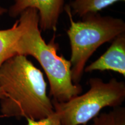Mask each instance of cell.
Listing matches in <instances>:
<instances>
[{
	"label": "cell",
	"instance_id": "6da1fadb",
	"mask_svg": "<svg viewBox=\"0 0 125 125\" xmlns=\"http://www.w3.org/2000/svg\"><path fill=\"white\" fill-rule=\"evenodd\" d=\"M2 116L40 120L54 112L42 72L27 56L15 55L0 67Z\"/></svg>",
	"mask_w": 125,
	"mask_h": 125
},
{
	"label": "cell",
	"instance_id": "7a4b0ae2",
	"mask_svg": "<svg viewBox=\"0 0 125 125\" xmlns=\"http://www.w3.org/2000/svg\"><path fill=\"white\" fill-rule=\"evenodd\" d=\"M19 31L13 45L14 56H31L43 68L49 81L50 96L57 102H66L82 92V86L73 83L70 60L57 53L53 37L46 43L41 35L37 9L28 8L19 15Z\"/></svg>",
	"mask_w": 125,
	"mask_h": 125
},
{
	"label": "cell",
	"instance_id": "3957f363",
	"mask_svg": "<svg viewBox=\"0 0 125 125\" xmlns=\"http://www.w3.org/2000/svg\"><path fill=\"white\" fill-rule=\"evenodd\" d=\"M64 10L70 21L67 34L71 47L72 79L78 85L90 57L104 43L112 41L118 35L125 33V22L122 19L104 16L99 13L87 15L76 21L68 5L64 6Z\"/></svg>",
	"mask_w": 125,
	"mask_h": 125
},
{
	"label": "cell",
	"instance_id": "277c9868",
	"mask_svg": "<svg viewBox=\"0 0 125 125\" xmlns=\"http://www.w3.org/2000/svg\"><path fill=\"white\" fill-rule=\"evenodd\" d=\"M89 89L66 102L52 100L54 112L62 125H86L105 107H121L125 100V83L112 78L105 82L100 78L89 79Z\"/></svg>",
	"mask_w": 125,
	"mask_h": 125
},
{
	"label": "cell",
	"instance_id": "5b68a950",
	"mask_svg": "<svg viewBox=\"0 0 125 125\" xmlns=\"http://www.w3.org/2000/svg\"><path fill=\"white\" fill-rule=\"evenodd\" d=\"M64 6V0H14L8 13L15 18L26 9H35L38 11L41 31H56Z\"/></svg>",
	"mask_w": 125,
	"mask_h": 125
},
{
	"label": "cell",
	"instance_id": "8992f818",
	"mask_svg": "<svg viewBox=\"0 0 125 125\" xmlns=\"http://www.w3.org/2000/svg\"><path fill=\"white\" fill-rule=\"evenodd\" d=\"M107 70L125 76V33L114 39L104 53L85 67L84 73Z\"/></svg>",
	"mask_w": 125,
	"mask_h": 125
},
{
	"label": "cell",
	"instance_id": "52a82bcc",
	"mask_svg": "<svg viewBox=\"0 0 125 125\" xmlns=\"http://www.w3.org/2000/svg\"><path fill=\"white\" fill-rule=\"evenodd\" d=\"M125 0H74L68 4L73 16L83 18L100 11L115 3Z\"/></svg>",
	"mask_w": 125,
	"mask_h": 125
},
{
	"label": "cell",
	"instance_id": "ba28073f",
	"mask_svg": "<svg viewBox=\"0 0 125 125\" xmlns=\"http://www.w3.org/2000/svg\"><path fill=\"white\" fill-rule=\"evenodd\" d=\"M18 31V20L11 27L0 30V67L6 60L14 56L13 48Z\"/></svg>",
	"mask_w": 125,
	"mask_h": 125
},
{
	"label": "cell",
	"instance_id": "9c48e42d",
	"mask_svg": "<svg viewBox=\"0 0 125 125\" xmlns=\"http://www.w3.org/2000/svg\"><path fill=\"white\" fill-rule=\"evenodd\" d=\"M91 125H125V108H114L109 112H102L93 118Z\"/></svg>",
	"mask_w": 125,
	"mask_h": 125
},
{
	"label": "cell",
	"instance_id": "30bf717a",
	"mask_svg": "<svg viewBox=\"0 0 125 125\" xmlns=\"http://www.w3.org/2000/svg\"><path fill=\"white\" fill-rule=\"evenodd\" d=\"M26 119L27 121V125H62L60 118L54 112L46 118L40 120H32L30 119Z\"/></svg>",
	"mask_w": 125,
	"mask_h": 125
},
{
	"label": "cell",
	"instance_id": "8fae6325",
	"mask_svg": "<svg viewBox=\"0 0 125 125\" xmlns=\"http://www.w3.org/2000/svg\"><path fill=\"white\" fill-rule=\"evenodd\" d=\"M8 12V9L4 7H2L1 4V0H0V19L4 14Z\"/></svg>",
	"mask_w": 125,
	"mask_h": 125
},
{
	"label": "cell",
	"instance_id": "7c38bea8",
	"mask_svg": "<svg viewBox=\"0 0 125 125\" xmlns=\"http://www.w3.org/2000/svg\"><path fill=\"white\" fill-rule=\"evenodd\" d=\"M4 92H2V90L1 89V88H0V100H1L2 98H3L4 97Z\"/></svg>",
	"mask_w": 125,
	"mask_h": 125
}]
</instances>
